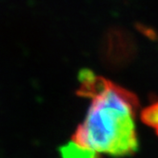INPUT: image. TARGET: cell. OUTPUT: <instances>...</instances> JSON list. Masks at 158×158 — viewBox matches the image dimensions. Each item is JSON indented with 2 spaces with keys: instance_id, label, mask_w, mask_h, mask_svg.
Segmentation results:
<instances>
[{
  "instance_id": "2",
  "label": "cell",
  "mask_w": 158,
  "mask_h": 158,
  "mask_svg": "<svg viewBox=\"0 0 158 158\" xmlns=\"http://www.w3.org/2000/svg\"><path fill=\"white\" fill-rule=\"evenodd\" d=\"M141 120L147 126L151 127L158 136V101L142 110Z\"/></svg>"
},
{
  "instance_id": "1",
  "label": "cell",
  "mask_w": 158,
  "mask_h": 158,
  "mask_svg": "<svg viewBox=\"0 0 158 158\" xmlns=\"http://www.w3.org/2000/svg\"><path fill=\"white\" fill-rule=\"evenodd\" d=\"M91 99L84 121L74 131L72 141L61 149L63 158L132 155L138 149L136 95L110 81Z\"/></svg>"
}]
</instances>
